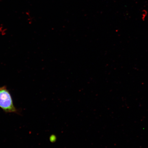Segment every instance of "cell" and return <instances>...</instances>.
Returning <instances> with one entry per match:
<instances>
[{"mask_svg": "<svg viewBox=\"0 0 148 148\" xmlns=\"http://www.w3.org/2000/svg\"><path fill=\"white\" fill-rule=\"evenodd\" d=\"M0 108L6 113H20L14 106L10 92L5 86L0 87Z\"/></svg>", "mask_w": 148, "mask_h": 148, "instance_id": "cell-1", "label": "cell"}]
</instances>
